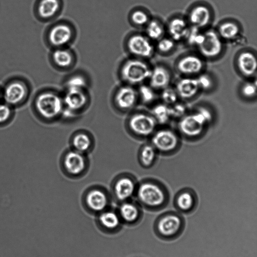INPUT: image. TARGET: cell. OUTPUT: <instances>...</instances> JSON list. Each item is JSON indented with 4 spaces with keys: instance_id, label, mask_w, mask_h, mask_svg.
Returning a JSON list of instances; mask_svg holds the SVG:
<instances>
[{
    "instance_id": "obj_1",
    "label": "cell",
    "mask_w": 257,
    "mask_h": 257,
    "mask_svg": "<svg viewBox=\"0 0 257 257\" xmlns=\"http://www.w3.org/2000/svg\"><path fill=\"white\" fill-rule=\"evenodd\" d=\"M214 115L209 106L200 104L177 120L176 130L182 139L193 141L201 139L213 123Z\"/></svg>"
},
{
    "instance_id": "obj_2",
    "label": "cell",
    "mask_w": 257,
    "mask_h": 257,
    "mask_svg": "<svg viewBox=\"0 0 257 257\" xmlns=\"http://www.w3.org/2000/svg\"><path fill=\"white\" fill-rule=\"evenodd\" d=\"M135 194L143 205L153 211L163 210L170 199V192L166 185L154 178H147L138 182Z\"/></svg>"
},
{
    "instance_id": "obj_3",
    "label": "cell",
    "mask_w": 257,
    "mask_h": 257,
    "mask_svg": "<svg viewBox=\"0 0 257 257\" xmlns=\"http://www.w3.org/2000/svg\"><path fill=\"white\" fill-rule=\"evenodd\" d=\"M127 133L140 140L149 139L158 126L150 111L145 110H132L125 120Z\"/></svg>"
},
{
    "instance_id": "obj_4",
    "label": "cell",
    "mask_w": 257,
    "mask_h": 257,
    "mask_svg": "<svg viewBox=\"0 0 257 257\" xmlns=\"http://www.w3.org/2000/svg\"><path fill=\"white\" fill-rule=\"evenodd\" d=\"M185 227V219L178 211H168L161 213L154 223V231L157 236L165 241L178 238Z\"/></svg>"
},
{
    "instance_id": "obj_5",
    "label": "cell",
    "mask_w": 257,
    "mask_h": 257,
    "mask_svg": "<svg viewBox=\"0 0 257 257\" xmlns=\"http://www.w3.org/2000/svg\"><path fill=\"white\" fill-rule=\"evenodd\" d=\"M159 155H173L178 152L182 145V138L176 129L169 125L158 126L149 139Z\"/></svg>"
},
{
    "instance_id": "obj_6",
    "label": "cell",
    "mask_w": 257,
    "mask_h": 257,
    "mask_svg": "<svg viewBox=\"0 0 257 257\" xmlns=\"http://www.w3.org/2000/svg\"><path fill=\"white\" fill-rule=\"evenodd\" d=\"M36 110L40 118L52 122L61 118L64 106L62 96L55 91L40 94L35 102Z\"/></svg>"
},
{
    "instance_id": "obj_7",
    "label": "cell",
    "mask_w": 257,
    "mask_h": 257,
    "mask_svg": "<svg viewBox=\"0 0 257 257\" xmlns=\"http://www.w3.org/2000/svg\"><path fill=\"white\" fill-rule=\"evenodd\" d=\"M152 67L147 60L132 57L125 60L121 64L120 77L125 84L139 85L148 80Z\"/></svg>"
},
{
    "instance_id": "obj_8",
    "label": "cell",
    "mask_w": 257,
    "mask_h": 257,
    "mask_svg": "<svg viewBox=\"0 0 257 257\" xmlns=\"http://www.w3.org/2000/svg\"><path fill=\"white\" fill-rule=\"evenodd\" d=\"M89 163L86 155L72 149L65 151L60 159L62 172L67 177L79 178L87 171Z\"/></svg>"
},
{
    "instance_id": "obj_9",
    "label": "cell",
    "mask_w": 257,
    "mask_h": 257,
    "mask_svg": "<svg viewBox=\"0 0 257 257\" xmlns=\"http://www.w3.org/2000/svg\"><path fill=\"white\" fill-rule=\"evenodd\" d=\"M205 60L198 53L182 55L175 63L176 72L183 77H196L204 71Z\"/></svg>"
},
{
    "instance_id": "obj_10",
    "label": "cell",
    "mask_w": 257,
    "mask_h": 257,
    "mask_svg": "<svg viewBox=\"0 0 257 257\" xmlns=\"http://www.w3.org/2000/svg\"><path fill=\"white\" fill-rule=\"evenodd\" d=\"M126 48L133 57L147 60L155 52L153 41L145 34L134 33L128 36L125 42Z\"/></svg>"
},
{
    "instance_id": "obj_11",
    "label": "cell",
    "mask_w": 257,
    "mask_h": 257,
    "mask_svg": "<svg viewBox=\"0 0 257 257\" xmlns=\"http://www.w3.org/2000/svg\"><path fill=\"white\" fill-rule=\"evenodd\" d=\"M198 53L205 60H213L219 57L224 50L223 41L216 30L208 29L203 31V38L196 47Z\"/></svg>"
},
{
    "instance_id": "obj_12",
    "label": "cell",
    "mask_w": 257,
    "mask_h": 257,
    "mask_svg": "<svg viewBox=\"0 0 257 257\" xmlns=\"http://www.w3.org/2000/svg\"><path fill=\"white\" fill-rule=\"evenodd\" d=\"M139 101L137 89L133 86L123 84L118 87L112 97V104L116 111L130 113Z\"/></svg>"
},
{
    "instance_id": "obj_13",
    "label": "cell",
    "mask_w": 257,
    "mask_h": 257,
    "mask_svg": "<svg viewBox=\"0 0 257 257\" xmlns=\"http://www.w3.org/2000/svg\"><path fill=\"white\" fill-rule=\"evenodd\" d=\"M138 182L129 173H122L113 180L111 188L115 197L119 201H125L136 194Z\"/></svg>"
},
{
    "instance_id": "obj_14",
    "label": "cell",
    "mask_w": 257,
    "mask_h": 257,
    "mask_svg": "<svg viewBox=\"0 0 257 257\" xmlns=\"http://www.w3.org/2000/svg\"><path fill=\"white\" fill-rule=\"evenodd\" d=\"M198 198L195 191L191 188H183L175 195L173 205L177 211L184 214L193 213L196 209Z\"/></svg>"
},
{
    "instance_id": "obj_15",
    "label": "cell",
    "mask_w": 257,
    "mask_h": 257,
    "mask_svg": "<svg viewBox=\"0 0 257 257\" xmlns=\"http://www.w3.org/2000/svg\"><path fill=\"white\" fill-rule=\"evenodd\" d=\"M235 65L237 71L246 78H255L257 59L255 53L248 49L240 51L236 56Z\"/></svg>"
},
{
    "instance_id": "obj_16",
    "label": "cell",
    "mask_w": 257,
    "mask_h": 257,
    "mask_svg": "<svg viewBox=\"0 0 257 257\" xmlns=\"http://www.w3.org/2000/svg\"><path fill=\"white\" fill-rule=\"evenodd\" d=\"M62 98L64 108L76 116L88 106L89 99L86 90L66 89Z\"/></svg>"
},
{
    "instance_id": "obj_17",
    "label": "cell",
    "mask_w": 257,
    "mask_h": 257,
    "mask_svg": "<svg viewBox=\"0 0 257 257\" xmlns=\"http://www.w3.org/2000/svg\"><path fill=\"white\" fill-rule=\"evenodd\" d=\"M74 36V31L66 22H59L54 25L48 34L50 43L55 48L65 47Z\"/></svg>"
},
{
    "instance_id": "obj_18",
    "label": "cell",
    "mask_w": 257,
    "mask_h": 257,
    "mask_svg": "<svg viewBox=\"0 0 257 257\" xmlns=\"http://www.w3.org/2000/svg\"><path fill=\"white\" fill-rule=\"evenodd\" d=\"M212 12L204 5H197L189 11L186 20L189 26L202 30L209 25L212 19Z\"/></svg>"
},
{
    "instance_id": "obj_19",
    "label": "cell",
    "mask_w": 257,
    "mask_h": 257,
    "mask_svg": "<svg viewBox=\"0 0 257 257\" xmlns=\"http://www.w3.org/2000/svg\"><path fill=\"white\" fill-rule=\"evenodd\" d=\"M172 78L169 68L163 63H158L152 67L148 84L157 91H160L171 85Z\"/></svg>"
},
{
    "instance_id": "obj_20",
    "label": "cell",
    "mask_w": 257,
    "mask_h": 257,
    "mask_svg": "<svg viewBox=\"0 0 257 257\" xmlns=\"http://www.w3.org/2000/svg\"><path fill=\"white\" fill-rule=\"evenodd\" d=\"M179 99L188 102L197 97L201 92L196 77H183L174 86Z\"/></svg>"
},
{
    "instance_id": "obj_21",
    "label": "cell",
    "mask_w": 257,
    "mask_h": 257,
    "mask_svg": "<svg viewBox=\"0 0 257 257\" xmlns=\"http://www.w3.org/2000/svg\"><path fill=\"white\" fill-rule=\"evenodd\" d=\"M86 192L85 200L88 207L95 211H100L106 207L108 197L104 187L93 186Z\"/></svg>"
},
{
    "instance_id": "obj_22",
    "label": "cell",
    "mask_w": 257,
    "mask_h": 257,
    "mask_svg": "<svg viewBox=\"0 0 257 257\" xmlns=\"http://www.w3.org/2000/svg\"><path fill=\"white\" fill-rule=\"evenodd\" d=\"M189 27L186 19L181 16L170 19L165 26L168 36L176 42L184 40Z\"/></svg>"
},
{
    "instance_id": "obj_23",
    "label": "cell",
    "mask_w": 257,
    "mask_h": 257,
    "mask_svg": "<svg viewBox=\"0 0 257 257\" xmlns=\"http://www.w3.org/2000/svg\"><path fill=\"white\" fill-rule=\"evenodd\" d=\"M70 149L86 154L91 151L94 146L92 135L85 130L75 132L70 139Z\"/></svg>"
},
{
    "instance_id": "obj_24",
    "label": "cell",
    "mask_w": 257,
    "mask_h": 257,
    "mask_svg": "<svg viewBox=\"0 0 257 257\" xmlns=\"http://www.w3.org/2000/svg\"><path fill=\"white\" fill-rule=\"evenodd\" d=\"M27 89L21 82H14L6 88L4 97L7 104L10 105H17L22 102L27 95Z\"/></svg>"
},
{
    "instance_id": "obj_25",
    "label": "cell",
    "mask_w": 257,
    "mask_h": 257,
    "mask_svg": "<svg viewBox=\"0 0 257 257\" xmlns=\"http://www.w3.org/2000/svg\"><path fill=\"white\" fill-rule=\"evenodd\" d=\"M159 154L154 146L149 142L142 145L138 151V161L145 169L152 168L156 163Z\"/></svg>"
},
{
    "instance_id": "obj_26",
    "label": "cell",
    "mask_w": 257,
    "mask_h": 257,
    "mask_svg": "<svg viewBox=\"0 0 257 257\" xmlns=\"http://www.w3.org/2000/svg\"><path fill=\"white\" fill-rule=\"evenodd\" d=\"M216 31L223 41H231L239 37L241 33V28L236 22L226 20L219 24Z\"/></svg>"
},
{
    "instance_id": "obj_27",
    "label": "cell",
    "mask_w": 257,
    "mask_h": 257,
    "mask_svg": "<svg viewBox=\"0 0 257 257\" xmlns=\"http://www.w3.org/2000/svg\"><path fill=\"white\" fill-rule=\"evenodd\" d=\"M52 58L56 66L61 69H67L72 66L75 61L71 51L66 47L55 48L52 54Z\"/></svg>"
},
{
    "instance_id": "obj_28",
    "label": "cell",
    "mask_w": 257,
    "mask_h": 257,
    "mask_svg": "<svg viewBox=\"0 0 257 257\" xmlns=\"http://www.w3.org/2000/svg\"><path fill=\"white\" fill-rule=\"evenodd\" d=\"M150 112L154 117L158 126L169 125L172 120L170 106L161 101H157L151 106Z\"/></svg>"
},
{
    "instance_id": "obj_29",
    "label": "cell",
    "mask_w": 257,
    "mask_h": 257,
    "mask_svg": "<svg viewBox=\"0 0 257 257\" xmlns=\"http://www.w3.org/2000/svg\"><path fill=\"white\" fill-rule=\"evenodd\" d=\"M138 86L137 90L139 101L150 107L157 102L159 95L157 94V91L149 84L144 83Z\"/></svg>"
},
{
    "instance_id": "obj_30",
    "label": "cell",
    "mask_w": 257,
    "mask_h": 257,
    "mask_svg": "<svg viewBox=\"0 0 257 257\" xmlns=\"http://www.w3.org/2000/svg\"><path fill=\"white\" fill-rule=\"evenodd\" d=\"M145 28V35L153 42L163 37L166 32L165 25L157 18L151 19Z\"/></svg>"
},
{
    "instance_id": "obj_31",
    "label": "cell",
    "mask_w": 257,
    "mask_h": 257,
    "mask_svg": "<svg viewBox=\"0 0 257 257\" xmlns=\"http://www.w3.org/2000/svg\"><path fill=\"white\" fill-rule=\"evenodd\" d=\"M60 8L59 0H41L38 6V12L42 18L50 19L57 14Z\"/></svg>"
},
{
    "instance_id": "obj_32",
    "label": "cell",
    "mask_w": 257,
    "mask_h": 257,
    "mask_svg": "<svg viewBox=\"0 0 257 257\" xmlns=\"http://www.w3.org/2000/svg\"><path fill=\"white\" fill-rule=\"evenodd\" d=\"M119 211L122 218L130 222L136 221L140 214L136 205L130 202L123 203L120 205Z\"/></svg>"
},
{
    "instance_id": "obj_33",
    "label": "cell",
    "mask_w": 257,
    "mask_h": 257,
    "mask_svg": "<svg viewBox=\"0 0 257 257\" xmlns=\"http://www.w3.org/2000/svg\"><path fill=\"white\" fill-rule=\"evenodd\" d=\"M241 97L246 100H253L256 97V81L250 79L243 82L239 88Z\"/></svg>"
},
{
    "instance_id": "obj_34",
    "label": "cell",
    "mask_w": 257,
    "mask_h": 257,
    "mask_svg": "<svg viewBox=\"0 0 257 257\" xmlns=\"http://www.w3.org/2000/svg\"><path fill=\"white\" fill-rule=\"evenodd\" d=\"M176 43L169 36H165L156 41L155 46V51L161 55H168L172 53L175 49Z\"/></svg>"
},
{
    "instance_id": "obj_35",
    "label": "cell",
    "mask_w": 257,
    "mask_h": 257,
    "mask_svg": "<svg viewBox=\"0 0 257 257\" xmlns=\"http://www.w3.org/2000/svg\"><path fill=\"white\" fill-rule=\"evenodd\" d=\"M170 109L172 120H176L185 116L191 110L187 102L180 99L170 106Z\"/></svg>"
},
{
    "instance_id": "obj_36",
    "label": "cell",
    "mask_w": 257,
    "mask_h": 257,
    "mask_svg": "<svg viewBox=\"0 0 257 257\" xmlns=\"http://www.w3.org/2000/svg\"><path fill=\"white\" fill-rule=\"evenodd\" d=\"M196 78L201 92H208L213 90L215 81L212 74L203 71Z\"/></svg>"
},
{
    "instance_id": "obj_37",
    "label": "cell",
    "mask_w": 257,
    "mask_h": 257,
    "mask_svg": "<svg viewBox=\"0 0 257 257\" xmlns=\"http://www.w3.org/2000/svg\"><path fill=\"white\" fill-rule=\"evenodd\" d=\"M160 91L159 97L160 101L169 106L174 104L179 100L174 86L169 85Z\"/></svg>"
},
{
    "instance_id": "obj_38",
    "label": "cell",
    "mask_w": 257,
    "mask_h": 257,
    "mask_svg": "<svg viewBox=\"0 0 257 257\" xmlns=\"http://www.w3.org/2000/svg\"><path fill=\"white\" fill-rule=\"evenodd\" d=\"M87 86V79L83 75L79 74L71 76L66 80L65 83L66 89L86 90Z\"/></svg>"
},
{
    "instance_id": "obj_39",
    "label": "cell",
    "mask_w": 257,
    "mask_h": 257,
    "mask_svg": "<svg viewBox=\"0 0 257 257\" xmlns=\"http://www.w3.org/2000/svg\"><path fill=\"white\" fill-rule=\"evenodd\" d=\"M151 19L148 13L141 9L133 11L130 15L131 22L138 27H145Z\"/></svg>"
},
{
    "instance_id": "obj_40",
    "label": "cell",
    "mask_w": 257,
    "mask_h": 257,
    "mask_svg": "<svg viewBox=\"0 0 257 257\" xmlns=\"http://www.w3.org/2000/svg\"><path fill=\"white\" fill-rule=\"evenodd\" d=\"M99 221L103 226L109 229L116 228L119 222L117 215L111 211L102 213L99 217Z\"/></svg>"
},
{
    "instance_id": "obj_41",
    "label": "cell",
    "mask_w": 257,
    "mask_h": 257,
    "mask_svg": "<svg viewBox=\"0 0 257 257\" xmlns=\"http://www.w3.org/2000/svg\"><path fill=\"white\" fill-rule=\"evenodd\" d=\"M12 115V110L8 104H0V124L7 123Z\"/></svg>"
},
{
    "instance_id": "obj_42",
    "label": "cell",
    "mask_w": 257,
    "mask_h": 257,
    "mask_svg": "<svg viewBox=\"0 0 257 257\" xmlns=\"http://www.w3.org/2000/svg\"><path fill=\"white\" fill-rule=\"evenodd\" d=\"M1 93H0V99H1Z\"/></svg>"
}]
</instances>
